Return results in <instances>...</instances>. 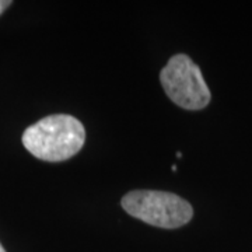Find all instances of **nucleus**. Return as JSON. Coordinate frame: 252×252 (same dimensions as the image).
<instances>
[{"mask_svg":"<svg viewBox=\"0 0 252 252\" xmlns=\"http://www.w3.org/2000/svg\"><path fill=\"white\" fill-rule=\"evenodd\" d=\"M0 252H6V250L3 248V245H1V244H0Z\"/></svg>","mask_w":252,"mask_h":252,"instance_id":"5","label":"nucleus"},{"mask_svg":"<svg viewBox=\"0 0 252 252\" xmlns=\"http://www.w3.org/2000/svg\"><path fill=\"white\" fill-rule=\"evenodd\" d=\"M130 216L161 228H178L190 221L193 209L185 199L161 190H133L122 198Z\"/></svg>","mask_w":252,"mask_h":252,"instance_id":"2","label":"nucleus"},{"mask_svg":"<svg viewBox=\"0 0 252 252\" xmlns=\"http://www.w3.org/2000/svg\"><path fill=\"white\" fill-rule=\"evenodd\" d=\"M10 4H11V1H9V0H0V14L7 9Z\"/></svg>","mask_w":252,"mask_h":252,"instance_id":"4","label":"nucleus"},{"mask_svg":"<svg viewBox=\"0 0 252 252\" xmlns=\"http://www.w3.org/2000/svg\"><path fill=\"white\" fill-rule=\"evenodd\" d=\"M160 81L165 94L178 107L198 111L210 102V90L199 66L188 55H175L160 73Z\"/></svg>","mask_w":252,"mask_h":252,"instance_id":"3","label":"nucleus"},{"mask_svg":"<svg viewBox=\"0 0 252 252\" xmlns=\"http://www.w3.org/2000/svg\"><path fill=\"white\" fill-rule=\"evenodd\" d=\"M86 140L84 126L70 115H49L28 126L23 133V144L34 157L59 162L79 153Z\"/></svg>","mask_w":252,"mask_h":252,"instance_id":"1","label":"nucleus"}]
</instances>
